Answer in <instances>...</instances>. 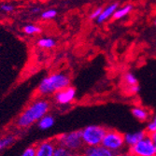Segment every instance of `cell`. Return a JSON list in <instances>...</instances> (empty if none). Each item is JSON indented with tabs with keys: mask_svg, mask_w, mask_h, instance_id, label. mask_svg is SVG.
Returning a JSON list of instances; mask_svg holds the SVG:
<instances>
[{
	"mask_svg": "<svg viewBox=\"0 0 156 156\" xmlns=\"http://www.w3.org/2000/svg\"><path fill=\"white\" fill-rule=\"evenodd\" d=\"M37 44L41 49H51L56 45V41L51 37H42L37 40Z\"/></svg>",
	"mask_w": 156,
	"mask_h": 156,
	"instance_id": "cell-15",
	"label": "cell"
},
{
	"mask_svg": "<svg viewBox=\"0 0 156 156\" xmlns=\"http://www.w3.org/2000/svg\"><path fill=\"white\" fill-rule=\"evenodd\" d=\"M23 30L24 32V34L28 35V36H34L37 34H39L41 32V28L38 25L36 24H26L25 26H23Z\"/></svg>",
	"mask_w": 156,
	"mask_h": 156,
	"instance_id": "cell-16",
	"label": "cell"
},
{
	"mask_svg": "<svg viewBox=\"0 0 156 156\" xmlns=\"http://www.w3.org/2000/svg\"><path fill=\"white\" fill-rule=\"evenodd\" d=\"M101 145L106 149L109 150L110 151L117 154V152L121 151L125 145L123 135L114 130H108L107 134L103 138Z\"/></svg>",
	"mask_w": 156,
	"mask_h": 156,
	"instance_id": "cell-5",
	"label": "cell"
},
{
	"mask_svg": "<svg viewBox=\"0 0 156 156\" xmlns=\"http://www.w3.org/2000/svg\"><path fill=\"white\" fill-rule=\"evenodd\" d=\"M0 9H1V10H3L4 12H12L14 10V6L12 5H9V4H3L0 6Z\"/></svg>",
	"mask_w": 156,
	"mask_h": 156,
	"instance_id": "cell-25",
	"label": "cell"
},
{
	"mask_svg": "<svg viewBox=\"0 0 156 156\" xmlns=\"http://www.w3.org/2000/svg\"><path fill=\"white\" fill-rule=\"evenodd\" d=\"M70 156H79V155H78V154H75V153H72Z\"/></svg>",
	"mask_w": 156,
	"mask_h": 156,
	"instance_id": "cell-29",
	"label": "cell"
},
{
	"mask_svg": "<svg viewBox=\"0 0 156 156\" xmlns=\"http://www.w3.org/2000/svg\"><path fill=\"white\" fill-rule=\"evenodd\" d=\"M114 152L106 149L102 145L94 147H86L82 151L81 156H115Z\"/></svg>",
	"mask_w": 156,
	"mask_h": 156,
	"instance_id": "cell-10",
	"label": "cell"
},
{
	"mask_svg": "<svg viewBox=\"0 0 156 156\" xmlns=\"http://www.w3.org/2000/svg\"><path fill=\"white\" fill-rule=\"evenodd\" d=\"M14 141H15V136H12V135L1 137V138H0V151H2L5 148L10 146L14 142Z\"/></svg>",
	"mask_w": 156,
	"mask_h": 156,
	"instance_id": "cell-17",
	"label": "cell"
},
{
	"mask_svg": "<svg viewBox=\"0 0 156 156\" xmlns=\"http://www.w3.org/2000/svg\"><path fill=\"white\" fill-rule=\"evenodd\" d=\"M132 115L139 122H147L150 118V112L140 106H135L131 109Z\"/></svg>",
	"mask_w": 156,
	"mask_h": 156,
	"instance_id": "cell-12",
	"label": "cell"
},
{
	"mask_svg": "<svg viewBox=\"0 0 156 156\" xmlns=\"http://www.w3.org/2000/svg\"><path fill=\"white\" fill-rule=\"evenodd\" d=\"M147 136V132L144 130H137L130 133H126L123 135L124 144L129 148H132L136 144H137L140 140H142Z\"/></svg>",
	"mask_w": 156,
	"mask_h": 156,
	"instance_id": "cell-9",
	"label": "cell"
},
{
	"mask_svg": "<svg viewBox=\"0 0 156 156\" xmlns=\"http://www.w3.org/2000/svg\"><path fill=\"white\" fill-rule=\"evenodd\" d=\"M107 132L108 129L101 125L93 124L84 127L82 130H80L83 145L86 147H94L101 145Z\"/></svg>",
	"mask_w": 156,
	"mask_h": 156,
	"instance_id": "cell-3",
	"label": "cell"
},
{
	"mask_svg": "<svg viewBox=\"0 0 156 156\" xmlns=\"http://www.w3.org/2000/svg\"><path fill=\"white\" fill-rule=\"evenodd\" d=\"M57 15V10L54 9H47L45 11H43L41 13V19L43 20H51L56 17Z\"/></svg>",
	"mask_w": 156,
	"mask_h": 156,
	"instance_id": "cell-20",
	"label": "cell"
},
{
	"mask_svg": "<svg viewBox=\"0 0 156 156\" xmlns=\"http://www.w3.org/2000/svg\"><path fill=\"white\" fill-rule=\"evenodd\" d=\"M39 11H40V9H39V8H33V9H31V10H30V12H31L32 14L38 13Z\"/></svg>",
	"mask_w": 156,
	"mask_h": 156,
	"instance_id": "cell-27",
	"label": "cell"
},
{
	"mask_svg": "<svg viewBox=\"0 0 156 156\" xmlns=\"http://www.w3.org/2000/svg\"><path fill=\"white\" fill-rule=\"evenodd\" d=\"M154 23H155V25H156V19H155V22H154Z\"/></svg>",
	"mask_w": 156,
	"mask_h": 156,
	"instance_id": "cell-30",
	"label": "cell"
},
{
	"mask_svg": "<svg viewBox=\"0 0 156 156\" xmlns=\"http://www.w3.org/2000/svg\"><path fill=\"white\" fill-rule=\"evenodd\" d=\"M21 156H36V149L35 147H28L26 148Z\"/></svg>",
	"mask_w": 156,
	"mask_h": 156,
	"instance_id": "cell-22",
	"label": "cell"
},
{
	"mask_svg": "<svg viewBox=\"0 0 156 156\" xmlns=\"http://www.w3.org/2000/svg\"><path fill=\"white\" fill-rule=\"evenodd\" d=\"M71 154H72L71 151H69L66 148L56 144L55 149H54V152H53V156H70Z\"/></svg>",
	"mask_w": 156,
	"mask_h": 156,
	"instance_id": "cell-18",
	"label": "cell"
},
{
	"mask_svg": "<svg viewBox=\"0 0 156 156\" xmlns=\"http://www.w3.org/2000/svg\"><path fill=\"white\" fill-rule=\"evenodd\" d=\"M133 10V6L131 5H125L122 8H118L115 11V13L113 14V19L115 20H120L124 17H126L130 12Z\"/></svg>",
	"mask_w": 156,
	"mask_h": 156,
	"instance_id": "cell-14",
	"label": "cell"
},
{
	"mask_svg": "<svg viewBox=\"0 0 156 156\" xmlns=\"http://www.w3.org/2000/svg\"><path fill=\"white\" fill-rule=\"evenodd\" d=\"M118 7H119V4L115 2V3H112V4L108 5L105 9H103L101 14L96 19L97 23H103L107 22L110 17H113V14L115 13V11L118 9Z\"/></svg>",
	"mask_w": 156,
	"mask_h": 156,
	"instance_id": "cell-11",
	"label": "cell"
},
{
	"mask_svg": "<svg viewBox=\"0 0 156 156\" xmlns=\"http://www.w3.org/2000/svg\"><path fill=\"white\" fill-rule=\"evenodd\" d=\"M115 156H135V155L131 152H128V153H123V154H116Z\"/></svg>",
	"mask_w": 156,
	"mask_h": 156,
	"instance_id": "cell-28",
	"label": "cell"
},
{
	"mask_svg": "<svg viewBox=\"0 0 156 156\" xmlns=\"http://www.w3.org/2000/svg\"><path fill=\"white\" fill-rule=\"evenodd\" d=\"M124 82L128 85V86H134V85L138 84L136 77L132 72H128L124 75Z\"/></svg>",
	"mask_w": 156,
	"mask_h": 156,
	"instance_id": "cell-19",
	"label": "cell"
},
{
	"mask_svg": "<svg viewBox=\"0 0 156 156\" xmlns=\"http://www.w3.org/2000/svg\"><path fill=\"white\" fill-rule=\"evenodd\" d=\"M56 143L54 140H45L35 147L36 156H53Z\"/></svg>",
	"mask_w": 156,
	"mask_h": 156,
	"instance_id": "cell-8",
	"label": "cell"
},
{
	"mask_svg": "<svg viewBox=\"0 0 156 156\" xmlns=\"http://www.w3.org/2000/svg\"><path fill=\"white\" fill-rule=\"evenodd\" d=\"M54 141L57 145L66 148L72 153L79 151L83 147L80 130H75L71 132L64 133L59 136H57V138Z\"/></svg>",
	"mask_w": 156,
	"mask_h": 156,
	"instance_id": "cell-4",
	"label": "cell"
},
{
	"mask_svg": "<svg viewBox=\"0 0 156 156\" xmlns=\"http://www.w3.org/2000/svg\"><path fill=\"white\" fill-rule=\"evenodd\" d=\"M146 132L147 134H152L156 132V114L148 122L147 127H146Z\"/></svg>",
	"mask_w": 156,
	"mask_h": 156,
	"instance_id": "cell-21",
	"label": "cell"
},
{
	"mask_svg": "<svg viewBox=\"0 0 156 156\" xmlns=\"http://www.w3.org/2000/svg\"><path fill=\"white\" fill-rule=\"evenodd\" d=\"M54 125V118L51 115H45L37 122L38 128L41 130H48Z\"/></svg>",
	"mask_w": 156,
	"mask_h": 156,
	"instance_id": "cell-13",
	"label": "cell"
},
{
	"mask_svg": "<svg viewBox=\"0 0 156 156\" xmlns=\"http://www.w3.org/2000/svg\"><path fill=\"white\" fill-rule=\"evenodd\" d=\"M127 90H128V93L131 94H136L140 91V86L138 84H136V85H134V86H129Z\"/></svg>",
	"mask_w": 156,
	"mask_h": 156,
	"instance_id": "cell-24",
	"label": "cell"
},
{
	"mask_svg": "<svg viewBox=\"0 0 156 156\" xmlns=\"http://www.w3.org/2000/svg\"><path fill=\"white\" fill-rule=\"evenodd\" d=\"M150 137H151V141L153 142V145H154V147H155V149H156V132L151 134V135H150Z\"/></svg>",
	"mask_w": 156,
	"mask_h": 156,
	"instance_id": "cell-26",
	"label": "cell"
},
{
	"mask_svg": "<svg viewBox=\"0 0 156 156\" xmlns=\"http://www.w3.org/2000/svg\"><path fill=\"white\" fill-rule=\"evenodd\" d=\"M102 10H103V9H102V8L95 9H94V10L90 14V19H92V20H96V19L99 17V15H100V14H101Z\"/></svg>",
	"mask_w": 156,
	"mask_h": 156,
	"instance_id": "cell-23",
	"label": "cell"
},
{
	"mask_svg": "<svg viewBox=\"0 0 156 156\" xmlns=\"http://www.w3.org/2000/svg\"><path fill=\"white\" fill-rule=\"evenodd\" d=\"M75 97H76V89L69 86L58 93H56L54 94V100L57 104L65 106L72 103Z\"/></svg>",
	"mask_w": 156,
	"mask_h": 156,
	"instance_id": "cell-7",
	"label": "cell"
},
{
	"mask_svg": "<svg viewBox=\"0 0 156 156\" xmlns=\"http://www.w3.org/2000/svg\"><path fill=\"white\" fill-rule=\"evenodd\" d=\"M50 102L45 98H37L19 116L16 124L19 128H28L48 114Z\"/></svg>",
	"mask_w": 156,
	"mask_h": 156,
	"instance_id": "cell-1",
	"label": "cell"
},
{
	"mask_svg": "<svg viewBox=\"0 0 156 156\" xmlns=\"http://www.w3.org/2000/svg\"><path fill=\"white\" fill-rule=\"evenodd\" d=\"M70 86V78L67 74L58 72L50 74L42 79L37 86V94L41 96L55 94Z\"/></svg>",
	"mask_w": 156,
	"mask_h": 156,
	"instance_id": "cell-2",
	"label": "cell"
},
{
	"mask_svg": "<svg viewBox=\"0 0 156 156\" xmlns=\"http://www.w3.org/2000/svg\"><path fill=\"white\" fill-rule=\"evenodd\" d=\"M130 152L135 156H156V149L150 136H146L137 144L130 148Z\"/></svg>",
	"mask_w": 156,
	"mask_h": 156,
	"instance_id": "cell-6",
	"label": "cell"
}]
</instances>
